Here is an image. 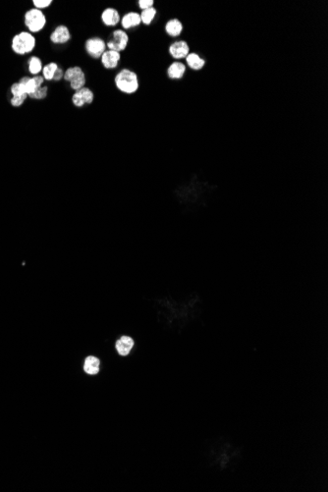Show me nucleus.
<instances>
[{"label": "nucleus", "instance_id": "obj_1", "mask_svg": "<svg viewBox=\"0 0 328 492\" xmlns=\"http://www.w3.org/2000/svg\"><path fill=\"white\" fill-rule=\"evenodd\" d=\"M114 84L116 89L124 94H134L139 88V77L138 75L129 69H122L114 78Z\"/></svg>", "mask_w": 328, "mask_h": 492}, {"label": "nucleus", "instance_id": "obj_2", "mask_svg": "<svg viewBox=\"0 0 328 492\" xmlns=\"http://www.w3.org/2000/svg\"><path fill=\"white\" fill-rule=\"evenodd\" d=\"M47 18L46 13L42 10L31 8L24 14V25L31 34H40L47 27Z\"/></svg>", "mask_w": 328, "mask_h": 492}, {"label": "nucleus", "instance_id": "obj_3", "mask_svg": "<svg viewBox=\"0 0 328 492\" xmlns=\"http://www.w3.org/2000/svg\"><path fill=\"white\" fill-rule=\"evenodd\" d=\"M63 81L66 82L73 91L81 90L87 85V77L80 66H72L65 69Z\"/></svg>", "mask_w": 328, "mask_h": 492}, {"label": "nucleus", "instance_id": "obj_4", "mask_svg": "<svg viewBox=\"0 0 328 492\" xmlns=\"http://www.w3.org/2000/svg\"><path fill=\"white\" fill-rule=\"evenodd\" d=\"M105 43L108 50H113L121 53L128 46L129 36L122 29H116L111 32V34L105 40Z\"/></svg>", "mask_w": 328, "mask_h": 492}, {"label": "nucleus", "instance_id": "obj_5", "mask_svg": "<svg viewBox=\"0 0 328 492\" xmlns=\"http://www.w3.org/2000/svg\"><path fill=\"white\" fill-rule=\"evenodd\" d=\"M84 49L86 54L94 59V60H99L102 54L107 50L106 43L99 37H91L86 40Z\"/></svg>", "mask_w": 328, "mask_h": 492}, {"label": "nucleus", "instance_id": "obj_6", "mask_svg": "<svg viewBox=\"0 0 328 492\" xmlns=\"http://www.w3.org/2000/svg\"><path fill=\"white\" fill-rule=\"evenodd\" d=\"M94 100V91L88 87L73 91L71 96V101L75 108H84L86 105H91Z\"/></svg>", "mask_w": 328, "mask_h": 492}, {"label": "nucleus", "instance_id": "obj_7", "mask_svg": "<svg viewBox=\"0 0 328 492\" xmlns=\"http://www.w3.org/2000/svg\"><path fill=\"white\" fill-rule=\"evenodd\" d=\"M100 20L102 25L106 28L120 29L119 25L121 22V15L118 12V10L110 6V4L102 11L100 15Z\"/></svg>", "mask_w": 328, "mask_h": 492}, {"label": "nucleus", "instance_id": "obj_8", "mask_svg": "<svg viewBox=\"0 0 328 492\" xmlns=\"http://www.w3.org/2000/svg\"><path fill=\"white\" fill-rule=\"evenodd\" d=\"M72 40V35L67 26H57L49 35V42L54 45H67Z\"/></svg>", "mask_w": 328, "mask_h": 492}, {"label": "nucleus", "instance_id": "obj_9", "mask_svg": "<svg viewBox=\"0 0 328 492\" xmlns=\"http://www.w3.org/2000/svg\"><path fill=\"white\" fill-rule=\"evenodd\" d=\"M134 347L135 340L129 335H122L115 342V351L120 357H128Z\"/></svg>", "mask_w": 328, "mask_h": 492}, {"label": "nucleus", "instance_id": "obj_10", "mask_svg": "<svg viewBox=\"0 0 328 492\" xmlns=\"http://www.w3.org/2000/svg\"><path fill=\"white\" fill-rule=\"evenodd\" d=\"M168 53L174 61H183L190 53V47L184 41H176L169 46Z\"/></svg>", "mask_w": 328, "mask_h": 492}, {"label": "nucleus", "instance_id": "obj_11", "mask_svg": "<svg viewBox=\"0 0 328 492\" xmlns=\"http://www.w3.org/2000/svg\"><path fill=\"white\" fill-rule=\"evenodd\" d=\"M100 63L105 70H115L121 60V53L113 50H106L100 57Z\"/></svg>", "mask_w": 328, "mask_h": 492}, {"label": "nucleus", "instance_id": "obj_12", "mask_svg": "<svg viewBox=\"0 0 328 492\" xmlns=\"http://www.w3.org/2000/svg\"><path fill=\"white\" fill-rule=\"evenodd\" d=\"M141 24L140 12L130 11L121 17V22H120L119 26H120V29H122L123 31L126 32V31H129V30H132V29L139 27Z\"/></svg>", "mask_w": 328, "mask_h": 492}, {"label": "nucleus", "instance_id": "obj_13", "mask_svg": "<svg viewBox=\"0 0 328 492\" xmlns=\"http://www.w3.org/2000/svg\"><path fill=\"white\" fill-rule=\"evenodd\" d=\"M186 69H187V65L185 63V60L174 61L168 66L166 70L167 78L169 80H181L184 77Z\"/></svg>", "mask_w": 328, "mask_h": 492}, {"label": "nucleus", "instance_id": "obj_14", "mask_svg": "<svg viewBox=\"0 0 328 492\" xmlns=\"http://www.w3.org/2000/svg\"><path fill=\"white\" fill-rule=\"evenodd\" d=\"M183 25L178 19H170L165 23L164 32L165 34L172 39H179L183 33Z\"/></svg>", "mask_w": 328, "mask_h": 492}, {"label": "nucleus", "instance_id": "obj_15", "mask_svg": "<svg viewBox=\"0 0 328 492\" xmlns=\"http://www.w3.org/2000/svg\"><path fill=\"white\" fill-rule=\"evenodd\" d=\"M101 360L94 355L86 357L83 362V370L89 375H96L100 371Z\"/></svg>", "mask_w": 328, "mask_h": 492}, {"label": "nucleus", "instance_id": "obj_16", "mask_svg": "<svg viewBox=\"0 0 328 492\" xmlns=\"http://www.w3.org/2000/svg\"><path fill=\"white\" fill-rule=\"evenodd\" d=\"M185 63L188 68L193 71H200L205 66V61L195 52H190L188 54L187 57L185 58Z\"/></svg>", "mask_w": 328, "mask_h": 492}, {"label": "nucleus", "instance_id": "obj_17", "mask_svg": "<svg viewBox=\"0 0 328 492\" xmlns=\"http://www.w3.org/2000/svg\"><path fill=\"white\" fill-rule=\"evenodd\" d=\"M43 68H44V63L41 57L37 55H33L28 59V70L31 77L41 75Z\"/></svg>", "mask_w": 328, "mask_h": 492}, {"label": "nucleus", "instance_id": "obj_18", "mask_svg": "<svg viewBox=\"0 0 328 492\" xmlns=\"http://www.w3.org/2000/svg\"><path fill=\"white\" fill-rule=\"evenodd\" d=\"M20 38L24 42L27 48V53L30 54L35 51L37 47V37H35L33 34L29 33L28 31H22L19 33Z\"/></svg>", "mask_w": 328, "mask_h": 492}, {"label": "nucleus", "instance_id": "obj_19", "mask_svg": "<svg viewBox=\"0 0 328 492\" xmlns=\"http://www.w3.org/2000/svg\"><path fill=\"white\" fill-rule=\"evenodd\" d=\"M11 48L13 50L14 53H16L17 55H20V56H24L27 53V48H26V45L24 44V42L22 41V39L20 38L19 34H16L13 38H12V41H11Z\"/></svg>", "mask_w": 328, "mask_h": 492}, {"label": "nucleus", "instance_id": "obj_20", "mask_svg": "<svg viewBox=\"0 0 328 492\" xmlns=\"http://www.w3.org/2000/svg\"><path fill=\"white\" fill-rule=\"evenodd\" d=\"M156 14H157V10L154 6L149 8V9L141 11L140 16H141V25L149 27L153 23V21L156 17Z\"/></svg>", "mask_w": 328, "mask_h": 492}, {"label": "nucleus", "instance_id": "obj_21", "mask_svg": "<svg viewBox=\"0 0 328 492\" xmlns=\"http://www.w3.org/2000/svg\"><path fill=\"white\" fill-rule=\"evenodd\" d=\"M59 65L55 62H49L47 64L44 65L43 71H42V76L44 77L46 82H51L53 80V77L55 75V72L57 71Z\"/></svg>", "mask_w": 328, "mask_h": 492}, {"label": "nucleus", "instance_id": "obj_22", "mask_svg": "<svg viewBox=\"0 0 328 492\" xmlns=\"http://www.w3.org/2000/svg\"><path fill=\"white\" fill-rule=\"evenodd\" d=\"M48 91H49L48 87L47 85H44L42 88H40L39 90H36L34 93H32L28 96H29V98L34 99V100H44L47 98Z\"/></svg>", "mask_w": 328, "mask_h": 492}, {"label": "nucleus", "instance_id": "obj_23", "mask_svg": "<svg viewBox=\"0 0 328 492\" xmlns=\"http://www.w3.org/2000/svg\"><path fill=\"white\" fill-rule=\"evenodd\" d=\"M32 4H33L34 8L42 10V11H46L48 8L51 7V5L53 4V1L52 0H33Z\"/></svg>", "mask_w": 328, "mask_h": 492}, {"label": "nucleus", "instance_id": "obj_24", "mask_svg": "<svg viewBox=\"0 0 328 492\" xmlns=\"http://www.w3.org/2000/svg\"><path fill=\"white\" fill-rule=\"evenodd\" d=\"M10 91H11V94L12 96H21V95H24V94H27L26 91H25V88L22 84H20L19 82H16L14 83L11 88H10Z\"/></svg>", "mask_w": 328, "mask_h": 492}, {"label": "nucleus", "instance_id": "obj_25", "mask_svg": "<svg viewBox=\"0 0 328 492\" xmlns=\"http://www.w3.org/2000/svg\"><path fill=\"white\" fill-rule=\"evenodd\" d=\"M28 98H29L28 94H24L21 96H12L10 99V103L13 107H20L26 102Z\"/></svg>", "mask_w": 328, "mask_h": 492}, {"label": "nucleus", "instance_id": "obj_26", "mask_svg": "<svg viewBox=\"0 0 328 492\" xmlns=\"http://www.w3.org/2000/svg\"><path fill=\"white\" fill-rule=\"evenodd\" d=\"M154 2L153 0H138V6H139V9L140 11H142V10H146V9H149L151 7L154 6Z\"/></svg>", "mask_w": 328, "mask_h": 492}, {"label": "nucleus", "instance_id": "obj_27", "mask_svg": "<svg viewBox=\"0 0 328 492\" xmlns=\"http://www.w3.org/2000/svg\"><path fill=\"white\" fill-rule=\"evenodd\" d=\"M64 73H65V69L62 67V66H59L57 71L55 72V75L53 77V80L51 82H54V83H60L61 81H63V78H64Z\"/></svg>", "mask_w": 328, "mask_h": 492}]
</instances>
